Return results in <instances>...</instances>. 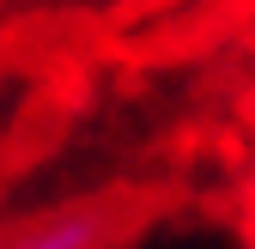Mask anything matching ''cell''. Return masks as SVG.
Here are the masks:
<instances>
[{"instance_id": "6da1fadb", "label": "cell", "mask_w": 255, "mask_h": 249, "mask_svg": "<svg viewBox=\"0 0 255 249\" xmlns=\"http://www.w3.org/2000/svg\"><path fill=\"white\" fill-rule=\"evenodd\" d=\"M110 237H116L110 207H67V213H49V219L0 237V249H104Z\"/></svg>"}]
</instances>
